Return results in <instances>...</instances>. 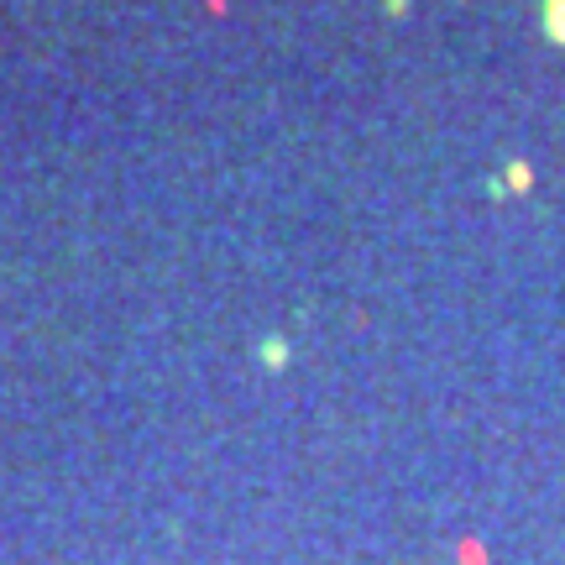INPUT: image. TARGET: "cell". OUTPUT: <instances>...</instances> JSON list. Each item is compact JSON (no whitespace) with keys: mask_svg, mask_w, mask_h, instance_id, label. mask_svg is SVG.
<instances>
[{"mask_svg":"<svg viewBox=\"0 0 565 565\" xmlns=\"http://www.w3.org/2000/svg\"><path fill=\"white\" fill-rule=\"evenodd\" d=\"M545 32L555 42H565V0H545Z\"/></svg>","mask_w":565,"mask_h":565,"instance_id":"obj_1","label":"cell"}]
</instances>
